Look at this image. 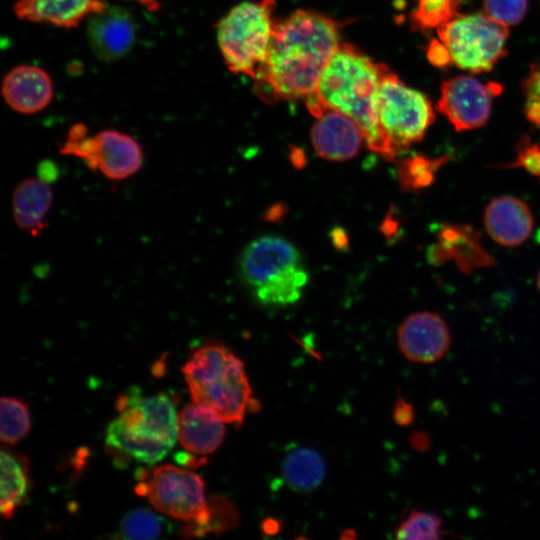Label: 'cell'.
I'll return each instance as SVG.
<instances>
[{
	"label": "cell",
	"instance_id": "cell-13",
	"mask_svg": "<svg viewBox=\"0 0 540 540\" xmlns=\"http://www.w3.org/2000/svg\"><path fill=\"white\" fill-rule=\"evenodd\" d=\"M87 19L89 46L98 59L104 62L119 60L133 47L137 27L127 9L106 6Z\"/></svg>",
	"mask_w": 540,
	"mask_h": 540
},
{
	"label": "cell",
	"instance_id": "cell-32",
	"mask_svg": "<svg viewBox=\"0 0 540 540\" xmlns=\"http://www.w3.org/2000/svg\"><path fill=\"white\" fill-rule=\"evenodd\" d=\"M395 422L401 426L410 425L414 419V411L411 404L400 398L393 412Z\"/></svg>",
	"mask_w": 540,
	"mask_h": 540
},
{
	"label": "cell",
	"instance_id": "cell-27",
	"mask_svg": "<svg viewBox=\"0 0 540 540\" xmlns=\"http://www.w3.org/2000/svg\"><path fill=\"white\" fill-rule=\"evenodd\" d=\"M210 520L199 528L193 537H201L209 533H222L238 524L239 516L233 504L221 495H213L209 499Z\"/></svg>",
	"mask_w": 540,
	"mask_h": 540
},
{
	"label": "cell",
	"instance_id": "cell-8",
	"mask_svg": "<svg viewBox=\"0 0 540 540\" xmlns=\"http://www.w3.org/2000/svg\"><path fill=\"white\" fill-rule=\"evenodd\" d=\"M437 31L450 61L461 69L488 71L505 54L508 27L485 13L455 14Z\"/></svg>",
	"mask_w": 540,
	"mask_h": 540
},
{
	"label": "cell",
	"instance_id": "cell-9",
	"mask_svg": "<svg viewBox=\"0 0 540 540\" xmlns=\"http://www.w3.org/2000/svg\"><path fill=\"white\" fill-rule=\"evenodd\" d=\"M378 118L397 155L423 139L435 115L425 94L408 87L386 68L378 88Z\"/></svg>",
	"mask_w": 540,
	"mask_h": 540
},
{
	"label": "cell",
	"instance_id": "cell-28",
	"mask_svg": "<svg viewBox=\"0 0 540 540\" xmlns=\"http://www.w3.org/2000/svg\"><path fill=\"white\" fill-rule=\"evenodd\" d=\"M454 6L455 0H419L414 20L422 28H438L456 14Z\"/></svg>",
	"mask_w": 540,
	"mask_h": 540
},
{
	"label": "cell",
	"instance_id": "cell-3",
	"mask_svg": "<svg viewBox=\"0 0 540 540\" xmlns=\"http://www.w3.org/2000/svg\"><path fill=\"white\" fill-rule=\"evenodd\" d=\"M119 415L108 425L106 444L112 451L146 464L163 459L178 438V414L164 393L142 398L130 388L116 402Z\"/></svg>",
	"mask_w": 540,
	"mask_h": 540
},
{
	"label": "cell",
	"instance_id": "cell-5",
	"mask_svg": "<svg viewBox=\"0 0 540 540\" xmlns=\"http://www.w3.org/2000/svg\"><path fill=\"white\" fill-rule=\"evenodd\" d=\"M182 371L194 402L212 409L225 423L243 422L252 390L244 364L233 352L208 343L193 352Z\"/></svg>",
	"mask_w": 540,
	"mask_h": 540
},
{
	"label": "cell",
	"instance_id": "cell-20",
	"mask_svg": "<svg viewBox=\"0 0 540 540\" xmlns=\"http://www.w3.org/2000/svg\"><path fill=\"white\" fill-rule=\"evenodd\" d=\"M431 258L438 263L454 260L464 271L479 266H489L492 257L481 245L478 234L468 226L446 225L432 248Z\"/></svg>",
	"mask_w": 540,
	"mask_h": 540
},
{
	"label": "cell",
	"instance_id": "cell-7",
	"mask_svg": "<svg viewBox=\"0 0 540 540\" xmlns=\"http://www.w3.org/2000/svg\"><path fill=\"white\" fill-rule=\"evenodd\" d=\"M137 480V494L146 496L163 514L186 523L181 529L185 537H193L210 520L205 485L197 473L165 464L140 470Z\"/></svg>",
	"mask_w": 540,
	"mask_h": 540
},
{
	"label": "cell",
	"instance_id": "cell-33",
	"mask_svg": "<svg viewBox=\"0 0 540 540\" xmlns=\"http://www.w3.org/2000/svg\"><path fill=\"white\" fill-rule=\"evenodd\" d=\"M429 59L435 65H445L450 61L448 52L444 45L440 43H434L431 45L428 52Z\"/></svg>",
	"mask_w": 540,
	"mask_h": 540
},
{
	"label": "cell",
	"instance_id": "cell-29",
	"mask_svg": "<svg viewBox=\"0 0 540 540\" xmlns=\"http://www.w3.org/2000/svg\"><path fill=\"white\" fill-rule=\"evenodd\" d=\"M527 4V0H484V10L485 14L508 27L523 19Z\"/></svg>",
	"mask_w": 540,
	"mask_h": 540
},
{
	"label": "cell",
	"instance_id": "cell-34",
	"mask_svg": "<svg viewBox=\"0 0 540 540\" xmlns=\"http://www.w3.org/2000/svg\"><path fill=\"white\" fill-rule=\"evenodd\" d=\"M147 8L149 11H157L160 8V4L157 0H134Z\"/></svg>",
	"mask_w": 540,
	"mask_h": 540
},
{
	"label": "cell",
	"instance_id": "cell-19",
	"mask_svg": "<svg viewBox=\"0 0 540 540\" xmlns=\"http://www.w3.org/2000/svg\"><path fill=\"white\" fill-rule=\"evenodd\" d=\"M105 7L100 0H18L14 12L20 19L73 28Z\"/></svg>",
	"mask_w": 540,
	"mask_h": 540
},
{
	"label": "cell",
	"instance_id": "cell-18",
	"mask_svg": "<svg viewBox=\"0 0 540 540\" xmlns=\"http://www.w3.org/2000/svg\"><path fill=\"white\" fill-rule=\"evenodd\" d=\"M54 201V192L48 182L40 177L21 180L13 190L11 210L18 228L33 235L46 226V220Z\"/></svg>",
	"mask_w": 540,
	"mask_h": 540
},
{
	"label": "cell",
	"instance_id": "cell-12",
	"mask_svg": "<svg viewBox=\"0 0 540 540\" xmlns=\"http://www.w3.org/2000/svg\"><path fill=\"white\" fill-rule=\"evenodd\" d=\"M398 347L411 362L432 364L450 350L452 337L445 320L437 313L419 311L410 314L397 331Z\"/></svg>",
	"mask_w": 540,
	"mask_h": 540
},
{
	"label": "cell",
	"instance_id": "cell-4",
	"mask_svg": "<svg viewBox=\"0 0 540 540\" xmlns=\"http://www.w3.org/2000/svg\"><path fill=\"white\" fill-rule=\"evenodd\" d=\"M238 272L252 298L265 307L295 304L309 282V272L299 249L277 235H264L250 241L240 254Z\"/></svg>",
	"mask_w": 540,
	"mask_h": 540
},
{
	"label": "cell",
	"instance_id": "cell-21",
	"mask_svg": "<svg viewBox=\"0 0 540 540\" xmlns=\"http://www.w3.org/2000/svg\"><path fill=\"white\" fill-rule=\"evenodd\" d=\"M0 512L3 518L10 519L21 506L29 491L28 460L9 449L2 448Z\"/></svg>",
	"mask_w": 540,
	"mask_h": 540
},
{
	"label": "cell",
	"instance_id": "cell-31",
	"mask_svg": "<svg viewBox=\"0 0 540 540\" xmlns=\"http://www.w3.org/2000/svg\"><path fill=\"white\" fill-rule=\"evenodd\" d=\"M506 166L523 168L540 180V143L529 137L522 138L517 145L515 160Z\"/></svg>",
	"mask_w": 540,
	"mask_h": 540
},
{
	"label": "cell",
	"instance_id": "cell-14",
	"mask_svg": "<svg viewBox=\"0 0 540 540\" xmlns=\"http://www.w3.org/2000/svg\"><path fill=\"white\" fill-rule=\"evenodd\" d=\"M315 118L311 140L319 156L345 161L358 154L365 137L352 118L331 108L323 109Z\"/></svg>",
	"mask_w": 540,
	"mask_h": 540
},
{
	"label": "cell",
	"instance_id": "cell-2",
	"mask_svg": "<svg viewBox=\"0 0 540 540\" xmlns=\"http://www.w3.org/2000/svg\"><path fill=\"white\" fill-rule=\"evenodd\" d=\"M387 67L350 44H340L314 94L305 101L313 116L331 108L348 115L363 131L368 147L387 159L396 155L378 118V88Z\"/></svg>",
	"mask_w": 540,
	"mask_h": 540
},
{
	"label": "cell",
	"instance_id": "cell-22",
	"mask_svg": "<svg viewBox=\"0 0 540 540\" xmlns=\"http://www.w3.org/2000/svg\"><path fill=\"white\" fill-rule=\"evenodd\" d=\"M282 474L292 490L310 492L323 482L326 465L317 451L309 447H299L285 456L282 462Z\"/></svg>",
	"mask_w": 540,
	"mask_h": 540
},
{
	"label": "cell",
	"instance_id": "cell-11",
	"mask_svg": "<svg viewBox=\"0 0 540 540\" xmlns=\"http://www.w3.org/2000/svg\"><path fill=\"white\" fill-rule=\"evenodd\" d=\"M501 88L497 84H484L471 76H457L441 86L438 110L457 131L483 126L491 113L493 96Z\"/></svg>",
	"mask_w": 540,
	"mask_h": 540
},
{
	"label": "cell",
	"instance_id": "cell-23",
	"mask_svg": "<svg viewBox=\"0 0 540 540\" xmlns=\"http://www.w3.org/2000/svg\"><path fill=\"white\" fill-rule=\"evenodd\" d=\"M169 523L149 509L129 512L121 520L117 537L125 539H156L168 531Z\"/></svg>",
	"mask_w": 540,
	"mask_h": 540
},
{
	"label": "cell",
	"instance_id": "cell-25",
	"mask_svg": "<svg viewBox=\"0 0 540 540\" xmlns=\"http://www.w3.org/2000/svg\"><path fill=\"white\" fill-rule=\"evenodd\" d=\"M445 533L441 517L429 511L413 510L397 526L395 538L437 540Z\"/></svg>",
	"mask_w": 540,
	"mask_h": 540
},
{
	"label": "cell",
	"instance_id": "cell-24",
	"mask_svg": "<svg viewBox=\"0 0 540 540\" xmlns=\"http://www.w3.org/2000/svg\"><path fill=\"white\" fill-rule=\"evenodd\" d=\"M31 428L27 405L11 397L1 398L0 438L2 443L15 444L24 438Z\"/></svg>",
	"mask_w": 540,
	"mask_h": 540
},
{
	"label": "cell",
	"instance_id": "cell-17",
	"mask_svg": "<svg viewBox=\"0 0 540 540\" xmlns=\"http://www.w3.org/2000/svg\"><path fill=\"white\" fill-rule=\"evenodd\" d=\"M224 423L212 409L194 402L178 415V439L189 452L211 454L223 442Z\"/></svg>",
	"mask_w": 540,
	"mask_h": 540
},
{
	"label": "cell",
	"instance_id": "cell-1",
	"mask_svg": "<svg viewBox=\"0 0 540 540\" xmlns=\"http://www.w3.org/2000/svg\"><path fill=\"white\" fill-rule=\"evenodd\" d=\"M340 46L336 23L323 14L297 10L277 21L272 42L254 79L265 101L306 100Z\"/></svg>",
	"mask_w": 540,
	"mask_h": 540
},
{
	"label": "cell",
	"instance_id": "cell-15",
	"mask_svg": "<svg viewBox=\"0 0 540 540\" xmlns=\"http://www.w3.org/2000/svg\"><path fill=\"white\" fill-rule=\"evenodd\" d=\"M483 222L491 239L505 247L523 244L534 227L529 206L523 200L508 195L495 197L488 203Z\"/></svg>",
	"mask_w": 540,
	"mask_h": 540
},
{
	"label": "cell",
	"instance_id": "cell-30",
	"mask_svg": "<svg viewBox=\"0 0 540 540\" xmlns=\"http://www.w3.org/2000/svg\"><path fill=\"white\" fill-rule=\"evenodd\" d=\"M523 91L526 96V117L532 124L540 126V63L530 68L523 83Z\"/></svg>",
	"mask_w": 540,
	"mask_h": 540
},
{
	"label": "cell",
	"instance_id": "cell-16",
	"mask_svg": "<svg viewBox=\"0 0 540 540\" xmlns=\"http://www.w3.org/2000/svg\"><path fill=\"white\" fill-rule=\"evenodd\" d=\"M2 96L8 106L21 114H34L45 109L53 99L51 77L42 68L19 65L2 81Z\"/></svg>",
	"mask_w": 540,
	"mask_h": 540
},
{
	"label": "cell",
	"instance_id": "cell-26",
	"mask_svg": "<svg viewBox=\"0 0 540 540\" xmlns=\"http://www.w3.org/2000/svg\"><path fill=\"white\" fill-rule=\"evenodd\" d=\"M448 161L447 156L429 158L415 156L404 160L399 169L401 183L408 189L428 187L435 180L438 170Z\"/></svg>",
	"mask_w": 540,
	"mask_h": 540
},
{
	"label": "cell",
	"instance_id": "cell-35",
	"mask_svg": "<svg viewBox=\"0 0 540 540\" xmlns=\"http://www.w3.org/2000/svg\"><path fill=\"white\" fill-rule=\"evenodd\" d=\"M537 287L540 291V270L538 271V275H537Z\"/></svg>",
	"mask_w": 540,
	"mask_h": 540
},
{
	"label": "cell",
	"instance_id": "cell-10",
	"mask_svg": "<svg viewBox=\"0 0 540 540\" xmlns=\"http://www.w3.org/2000/svg\"><path fill=\"white\" fill-rule=\"evenodd\" d=\"M60 152L79 158L90 170L112 181L134 176L144 164L142 147L134 137L115 129L88 135L84 124L70 128Z\"/></svg>",
	"mask_w": 540,
	"mask_h": 540
},
{
	"label": "cell",
	"instance_id": "cell-6",
	"mask_svg": "<svg viewBox=\"0 0 540 540\" xmlns=\"http://www.w3.org/2000/svg\"><path fill=\"white\" fill-rule=\"evenodd\" d=\"M274 0L235 5L217 24V41L227 67L254 78L265 61L275 30Z\"/></svg>",
	"mask_w": 540,
	"mask_h": 540
}]
</instances>
